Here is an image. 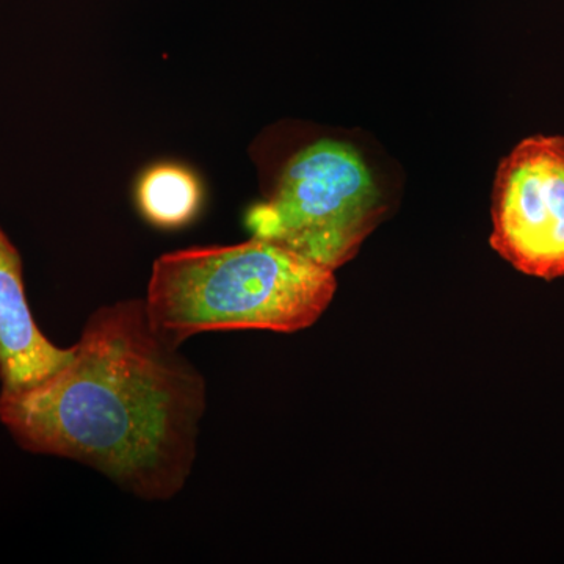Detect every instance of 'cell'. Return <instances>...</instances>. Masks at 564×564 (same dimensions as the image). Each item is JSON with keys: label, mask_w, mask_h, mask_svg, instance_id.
Returning a JSON list of instances; mask_svg holds the SVG:
<instances>
[{"label": "cell", "mask_w": 564, "mask_h": 564, "mask_svg": "<svg viewBox=\"0 0 564 564\" xmlns=\"http://www.w3.org/2000/svg\"><path fill=\"white\" fill-rule=\"evenodd\" d=\"M203 373L152 328L144 300L98 307L61 370L0 393V423L24 451L91 467L147 502L172 500L198 455Z\"/></svg>", "instance_id": "obj_1"}, {"label": "cell", "mask_w": 564, "mask_h": 564, "mask_svg": "<svg viewBox=\"0 0 564 564\" xmlns=\"http://www.w3.org/2000/svg\"><path fill=\"white\" fill-rule=\"evenodd\" d=\"M336 289L333 270L251 237L159 256L143 300L155 333L181 348L204 333L303 332L328 310Z\"/></svg>", "instance_id": "obj_2"}, {"label": "cell", "mask_w": 564, "mask_h": 564, "mask_svg": "<svg viewBox=\"0 0 564 564\" xmlns=\"http://www.w3.org/2000/svg\"><path fill=\"white\" fill-rule=\"evenodd\" d=\"M383 212V196L359 151L345 141L321 139L282 162L245 223L256 239L334 272L358 254Z\"/></svg>", "instance_id": "obj_3"}, {"label": "cell", "mask_w": 564, "mask_h": 564, "mask_svg": "<svg viewBox=\"0 0 564 564\" xmlns=\"http://www.w3.org/2000/svg\"><path fill=\"white\" fill-rule=\"evenodd\" d=\"M491 247L519 272L564 276V137L516 144L497 169Z\"/></svg>", "instance_id": "obj_4"}, {"label": "cell", "mask_w": 564, "mask_h": 564, "mask_svg": "<svg viewBox=\"0 0 564 564\" xmlns=\"http://www.w3.org/2000/svg\"><path fill=\"white\" fill-rule=\"evenodd\" d=\"M73 356V347L51 343L28 302L24 265L17 245L0 226V393L43 383Z\"/></svg>", "instance_id": "obj_5"}, {"label": "cell", "mask_w": 564, "mask_h": 564, "mask_svg": "<svg viewBox=\"0 0 564 564\" xmlns=\"http://www.w3.org/2000/svg\"><path fill=\"white\" fill-rule=\"evenodd\" d=\"M204 187L191 166L161 162L140 174L135 206L143 220L163 231L185 228L198 218Z\"/></svg>", "instance_id": "obj_6"}]
</instances>
